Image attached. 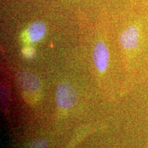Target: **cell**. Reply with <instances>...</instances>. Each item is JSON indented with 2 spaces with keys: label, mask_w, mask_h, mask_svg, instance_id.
Segmentation results:
<instances>
[{
  "label": "cell",
  "mask_w": 148,
  "mask_h": 148,
  "mask_svg": "<svg viewBox=\"0 0 148 148\" xmlns=\"http://www.w3.org/2000/svg\"><path fill=\"white\" fill-rule=\"evenodd\" d=\"M77 93L73 85L63 82L59 84L56 92V101L62 109H69L77 102Z\"/></svg>",
  "instance_id": "6da1fadb"
},
{
  "label": "cell",
  "mask_w": 148,
  "mask_h": 148,
  "mask_svg": "<svg viewBox=\"0 0 148 148\" xmlns=\"http://www.w3.org/2000/svg\"><path fill=\"white\" fill-rule=\"evenodd\" d=\"M16 80L19 88L24 93H36L40 90V79L29 71H21L18 73Z\"/></svg>",
  "instance_id": "7a4b0ae2"
},
{
  "label": "cell",
  "mask_w": 148,
  "mask_h": 148,
  "mask_svg": "<svg viewBox=\"0 0 148 148\" xmlns=\"http://www.w3.org/2000/svg\"><path fill=\"white\" fill-rule=\"evenodd\" d=\"M140 33L138 27L132 25L127 27L121 33L119 38L120 44L123 49L131 50L137 47L139 42Z\"/></svg>",
  "instance_id": "3957f363"
},
{
  "label": "cell",
  "mask_w": 148,
  "mask_h": 148,
  "mask_svg": "<svg viewBox=\"0 0 148 148\" xmlns=\"http://www.w3.org/2000/svg\"><path fill=\"white\" fill-rule=\"evenodd\" d=\"M93 60L98 71L102 72L108 66L109 53L106 45L102 42H98L95 46L93 51Z\"/></svg>",
  "instance_id": "277c9868"
},
{
  "label": "cell",
  "mask_w": 148,
  "mask_h": 148,
  "mask_svg": "<svg viewBox=\"0 0 148 148\" xmlns=\"http://www.w3.org/2000/svg\"><path fill=\"white\" fill-rule=\"evenodd\" d=\"M46 32V25L42 21L34 22L29 25L27 29V35L29 40L36 42L41 39Z\"/></svg>",
  "instance_id": "5b68a950"
},
{
  "label": "cell",
  "mask_w": 148,
  "mask_h": 148,
  "mask_svg": "<svg viewBox=\"0 0 148 148\" xmlns=\"http://www.w3.org/2000/svg\"><path fill=\"white\" fill-rule=\"evenodd\" d=\"M49 143L45 138H40L32 142L27 145L25 148H48Z\"/></svg>",
  "instance_id": "8992f818"
},
{
  "label": "cell",
  "mask_w": 148,
  "mask_h": 148,
  "mask_svg": "<svg viewBox=\"0 0 148 148\" xmlns=\"http://www.w3.org/2000/svg\"><path fill=\"white\" fill-rule=\"evenodd\" d=\"M23 53L24 56H25L26 57H31L32 56V55L34 54V49L31 47H25L24 48L23 50Z\"/></svg>",
  "instance_id": "52a82bcc"
}]
</instances>
